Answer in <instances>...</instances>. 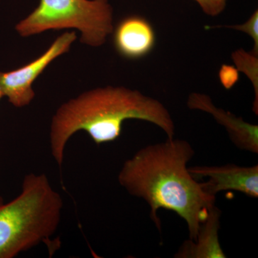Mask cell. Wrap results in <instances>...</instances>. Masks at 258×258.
<instances>
[{"label":"cell","mask_w":258,"mask_h":258,"mask_svg":"<svg viewBox=\"0 0 258 258\" xmlns=\"http://www.w3.org/2000/svg\"><path fill=\"white\" fill-rule=\"evenodd\" d=\"M187 106L210 113L217 123L225 127L230 140L242 150L258 154V127L244 121L230 112L217 108L211 98L205 94L193 93L188 98Z\"/></svg>","instance_id":"7"},{"label":"cell","mask_w":258,"mask_h":258,"mask_svg":"<svg viewBox=\"0 0 258 258\" xmlns=\"http://www.w3.org/2000/svg\"><path fill=\"white\" fill-rule=\"evenodd\" d=\"M128 119L150 122L168 139L174 138V120L160 101L135 90L108 86L83 93L59 107L51 122V154L61 166L66 144L74 134L84 131L97 145L114 142Z\"/></svg>","instance_id":"2"},{"label":"cell","mask_w":258,"mask_h":258,"mask_svg":"<svg viewBox=\"0 0 258 258\" xmlns=\"http://www.w3.org/2000/svg\"><path fill=\"white\" fill-rule=\"evenodd\" d=\"M70 28L81 32L82 43L92 47L104 44L113 31V9L108 0H40L15 27L22 37Z\"/></svg>","instance_id":"4"},{"label":"cell","mask_w":258,"mask_h":258,"mask_svg":"<svg viewBox=\"0 0 258 258\" xmlns=\"http://www.w3.org/2000/svg\"><path fill=\"white\" fill-rule=\"evenodd\" d=\"M3 93L1 92V91H0V100L2 99V98H3Z\"/></svg>","instance_id":"14"},{"label":"cell","mask_w":258,"mask_h":258,"mask_svg":"<svg viewBox=\"0 0 258 258\" xmlns=\"http://www.w3.org/2000/svg\"><path fill=\"white\" fill-rule=\"evenodd\" d=\"M221 211L213 207L208 219L200 226L195 241H186L183 244L176 257L225 258L218 239Z\"/></svg>","instance_id":"9"},{"label":"cell","mask_w":258,"mask_h":258,"mask_svg":"<svg viewBox=\"0 0 258 258\" xmlns=\"http://www.w3.org/2000/svg\"><path fill=\"white\" fill-rule=\"evenodd\" d=\"M220 79L226 89H230L238 81V71L232 66H223L220 69Z\"/></svg>","instance_id":"13"},{"label":"cell","mask_w":258,"mask_h":258,"mask_svg":"<svg viewBox=\"0 0 258 258\" xmlns=\"http://www.w3.org/2000/svg\"><path fill=\"white\" fill-rule=\"evenodd\" d=\"M155 32L152 25L142 17H127L117 25L113 32L115 50L127 59L142 58L154 48Z\"/></svg>","instance_id":"8"},{"label":"cell","mask_w":258,"mask_h":258,"mask_svg":"<svg viewBox=\"0 0 258 258\" xmlns=\"http://www.w3.org/2000/svg\"><path fill=\"white\" fill-rule=\"evenodd\" d=\"M76 39V32H64L35 60L13 71L0 72V91L3 96L17 108L30 104L35 97L32 83L52 61L69 52Z\"/></svg>","instance_id":"5"},{"label":"cell","mask_w":258,"mask_h":258,"mask_svg":"<svg viewBox=\"0 0 258 258\" xmlns=\"http://www.w3.org/2000/svg\"><path fill=\"white\" fill-rule=\"evenodd\" d=\"M62 208V197L45 174H27L16 198L5 204L0 197V258L16 257L50 240Z\"/></svg>","instance_id":"3"},{"label":"cell","mask_w":258,"mask_h":258,"mask_svg":"<svg viewBox=\"0 0 258 258\" xmlns=\"http://www.w3.org/2000/svg\"><path fill=\"white\" fill-rule=\"evenodd\" d=\"M226 28L234 29L238 31L243 32L247 34L254 41V49L252 52L258 55V11L257 10L254 12L253 14L251 15L249 20L245 23L242 25H224V26H213L207 27L206 28Z\"/></svg>","instance_id":"11"},{"label":"cell","mask_w":258,"mask_h":258,"mask_svg":"<svg viewBox=\"0 0 258 258\" xmlns=\"http://www.w3.org/2000/svg\"><path fill=\"white\" fill-rule=\"evenodd\" d=\"M195 153L186 141L167 139L142 148L125 161L118 176V183L128 194L147 202L151 219L159 232L158 211L163 208L184 220L191 241L196 240L216 200L205 192L189 173L187 164Z\"/></svg>","instance_id":"1"},{"label":"cell","mask_w":258,"mask_h":258,"mask_svg":"<svg viewBox=\"0 0 258 258\" xmlns=\"http://www.w3.org/2000/svg\"><path fill=\"white\" fill-rule=\"evenodd\" d=\"M204 13L215 17L221 14L227 6V0H195Z\"/></svg>","instance_id":"12"},{"label":"cell","mask_w":258,"mask_h":258,"mask_svg":"<svg viewBox=\"0 0 258 258\" xmlns=\"http://www.w3.org/2000/svg\"><path fill=\"white\" fill-rule=\"evenodd\" d=\"M194 179L198 180L203 191L211 196L227 190L243 193L249 198H258V166H194L188 168Z\"/></svg>","instance_id":"6"},{"label":"cell","mask_w":258,"mask_h":258,"mask_svg":"<svg viewBox=\"0 0 258 258\" xmlns=\"http://www.w3.org/2000/svg\"><path fill=\"white\" fill-rule=\"evenodd\" d=\"M232 58L237 67V71H242L248 76L254 88L255 98L253 103V111L258 114V55L254 52H247L242 50L236 51L232 54Z\"/></svg>","instance_id":"10"}]
</instances>
